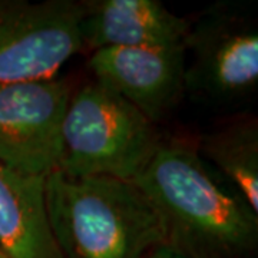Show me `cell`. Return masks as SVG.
<instances>
[{
    "label": "cell",
    "instance_id": "7a4b0ae2",
    "mask_svg": "<svg viewBox=\"0 0 258 258\" xmlns=\"http://www.w3.org/2000/svg\"><path fill=\"white\" fill-rule=\"evenodd\" d=\"M49 225L64 258H144L165 245L159 215L134 181L46 176Z\"/></svg>",
    "mask_w": 258,
    "mask_h": 258
},
{
    "label": "cell",
    "instance_id": "277c9868",
    "mask_svg": "<svg viewBox=\"0 0 258 258\" xmlns=\"http://www.w3.org/2000/svg\"><path fill=\"white\" fill-rule=\"evenodd\" d=\"M185 91L218 103L248 96L258 83V30L231 3H217L189 26L184 40Z\"/></svg>",
    "mask_w": 258,
    "mask_h": 258
},
{
    "label": "cell",
    "instance_id": "8fae6325",
    "mask_svg": "<svg viewBox=\"0 0 258 258\" xmlns=\"http://www.w3.org/2000/svg\"><path fill=\"white\" fill-rule=\"evenodd\" d=\"M147 258H188L168 245H158L152 249Z\"/></svg>",
    "mask_w": 258,
    "mask_h": 258
},
{
    "label": "cell",
    "instance_id": "7c38bea8",
    "mask_svg": "<svg viewBox=\"0 0 258 258\" xmlns=\"http://www.w3.org/2000/svg\"><path fill=\"white\" fill-rule=\"evenodd\" d=\"M0 258H6L5 255H3V252H2V251H0Z\"/></svg>",
    "mask_w": 258,
    "mask_h": 258
},
{
    "label": "cell",
    "instance_id": "8992f818",
    "mask_svg": "<svg viewBox=\"0 0 258 258\" xmlns=\"http://www.w3.org/2000/svg\"><path fill=\"white\" fill-rule=\"evenodd\" d=\"M71 98L69 83L56 78L2 85L0 162L32 176L56 171Z\"/></svg>",
    "mask_w": 258,
    "mask_h": 258
},
{
    "label": "cell",
    "instance_id": "5b68a950",
    "mask_svg": "<svg viewBox=\"0 0 258 258\" xmlns=\"http://www.w3.org/2000/svg\"><path fill=\"white\" fill-rule=\"evenodd\" d=\"M82 3L0 0V86L55 78L83 47Z\"/></svg>",
    "mask_w": 258,
    "mask_h": 258
},
{
    "label": "cell",
    "instance_id": "30bf717a",
    "mask_svg": "<svg viewBox=\"0 0 258 258\" xmlns=\"http://www.w3.org/2000/svg\"><path fill=\"white\" fill-rule=\"evenodd\" d=\"M203 159H208L235 192L258 214V128L254 119L237 120L214 131L201 141Z\"/></svg>",
    "mask_w": 258,
    "mask_h": 258
},
{
    "label": "cell",
    "instance_id": "3957f363",
    "mask_svg": "<svg viewBox=\"0 0 258 258\" xmlns=\"http://www.w3.org/2000/svg\"><path fill=\"white\" fill-rule=\"evenodd\" d=\"M161 145L154 123L98 82L71 98L57 169L66 176L137 179Z\"/></svg>",
    "mask_w": 258,
    "mask_h": 258
},
{
    "label": "cell",
    "instance_id": "52a82bcc",
    "mask_svg": "<svg viewBox=\"0 0 258 258\" xmlns=\"http://www.w3.org/2000/svg\"><path fill=\"white\" fill-rule=\"evenodd\" d=\"M185 66L184 45L103 47L89 59L96 82L129 102L152 123L181 99Z\"/></svg>",
    "mask_w": 258,
    "mask_h": 258
},
{
    "label": "cell",
    "instance_id": "9c48e42d",
    "mask_svg": "<svg viewBox=\"0 0 258 258\" xmlns=\"http://www.w3.org/2000/svg\"><path fill=\"white\" fill-rule=\"evenodd\" d=\"M46 178L0 162V251L6 258H64L49 225Z\"/></svg>",
    "mask_w": 258,
    "mask_h": 258
},
{
    "label": "cell",
    "instance_id": "ba28073f",
    "mask_svg": "<svg viewBox=\"0 0 258 258\" xmlns=\"http://www.w3.org/2000/svg\"><path fill=\"white\" fill-rule=\"evenodd\" d=\"M83 47L178 46L184 45L191 23L158 0L82 2Z\"/></svg>",
    "mask_w": 258,
    "mask_h": 258
},
{
    "label": "cell",
    "instance_id": "6da1fadb",
    "mask_svg": "<svg viewBox=\"0 0 258 258\" xmlns=\"http://www.w3.org/2000/svg\"><path fill=\"white\" fill-rule=\"evenodd\" d=\"M134 182L158 212L165 245L185 257L241 258L255 248L258 214L191 147L161 142Z\"/></svg>",
    "mask_w": 258,
    "mask_h": 258
}]
</instances>
